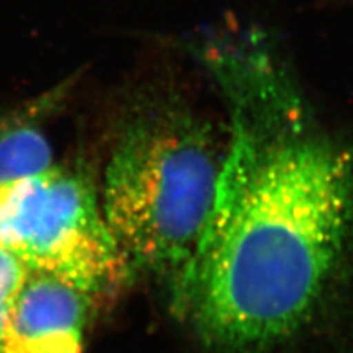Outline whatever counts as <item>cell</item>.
Wrapping results in <instances>:
<instances>
[{"mask_svg": "<svg viewBox=\"0 0 353 353\" xmlns=\"http://www.w3.org/2000/svg\"><path fill=\"white\" fill-rule=\"evenodd\" d=\"M6 305H0V336H2V330H3V324H5V316H6Z\"/></svg>", "mask_w": 353, "mask_h": 353, "instance_id": "52a82bcc", "label": "cell"}, {"mask_svg": "<svg viewBox=\"0 0 353 353\" xmlns=\"http://www.w3.org/2000/svg\"><path fill=\"white\" fill-rule=\"evenodd\" d=\"M230 146L175 306L208 346L258 353L311 316L353 234V149L256 44L218 49Z\"/></svg>", "mask_w": 353, "mask_h": 353, "instance_id": "6da1fadb", "label": "cell"}, {"mask_svg": "<svg viewBox=\"0 0 353 353\" xmlns=\"http://www.w3.org/2000/svg\"><path fill=\"white\" fill-rule=\"evenodd\" d=\"M28 270L10 252L0 246V305H6L27 279Z\"/></svg>", "mask_w": 353, "mask_h": 353, "instance_id": "8992f818", "label": "cell"}, {"mask_svg": "<svg viewBox=\"0 0 353 353\" xmlns=\"http://www.w3.org/2000/svg\"><path fill=\"white\" fill-rule=\"evenodd\" d=\"M52 165V148L40 130L27 124L0 125V190Z\"/></svg>", "mask_w": 353, "mask_h": 353, "instance_id": "5b68a950", "label": "cell"}, {"mask_svg": "<svg viewBox=\"0 0 353 353\" xmlns=\"http://www.w3.org/2000/svg\"><path fill=\"white\" fill-rule=\"evenodd\" d=\"M0 246L28 271L92 296L130 271L92 181L57 165L0 190Z\"/></svg>", "mask_w": 353, "mask_h": 353, "instance_id": "3957f363", "label": "cell"}, {"mask_svg": "<svg viewBox=\"0 0 353 353\" xmlns=\"http://www.w3.org/2000/svg\"><path fill=\"white\" fill-rule=\"evenodd\" d=\"M92 306L90 293L28 271L8 303L0 353H83Z\"/></svg>", "mask_w": 353, "mask_h": 353, "instance_id": "277c9868", "label": "cell"}, {"mask_svg": "<svg viewBox=\"0 0 353 353\" xmlns=\"http://www.w3.org/2000/svg\"><path fill=\"white\" fill-rule=\"evenodd\" d=\"M221 167L187 110L162 106L128 127L106 167L102 209L130 268L179 277L211 216Z\"/></svg>", "mask_w": 353, "mask_h": 353, "instance_id": "7a4b0ae2", "label": "cell"}]
</instances>
